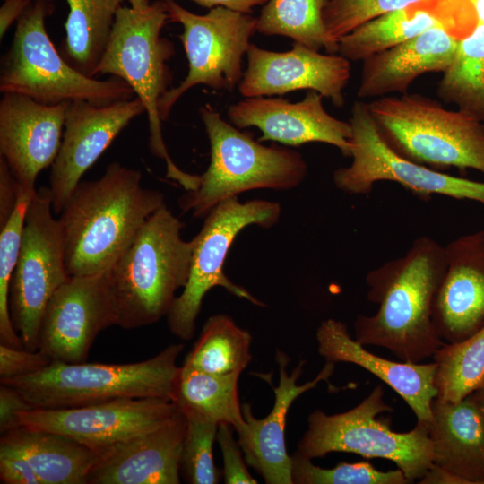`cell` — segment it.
I'll list each match as a JSON object with an SVG mask.
<instances>
[{
	"label": "cell",
	"mask_w": 484,
	"mask_h": 484,
	"mask_svg": "<svg viewBox=\"0 0 484 484\" xmlns=\"http://www.w3.org/2000/svg\"><path fill=\"white\" fill-rule=\"evenodd\" d=\"M445 249L429 236L417 238L401 257L366 276L373 315H358L355 340L383 347L402 361L419 363L445 343L432 321L435 296L445 271Z\"/></svg>",
	"instance_id": "cell-1"
},
{
	"label": "cell",
	"mask_w": 484,
	"mask_h": 484,
	"mask_svg": "<svg viewBox=\"0 0 484 484\" xmlns=\"http://www.w3.org/2000/svg\"><path fill=\"white\" fill-rule=\"evenodd\" d=\"M164 204L160 191L142 186L141 171L118 162L99 178L81 181L58 219L68 275L107 272Z\"/></svg>",
	"instance_id": "cell-2"
},
{
	"label": "cell",
	"mask_w": 484,
	"mask_h": 484,
	"mask_svg": "<svg viewBox=\"0 0 484 484\" xmlns=\"http://www.w3.org/2000/svg\"><path fill=\"white\" fill-rule=\"evenodd\" d=\"M184 226L162 205L107 272L116 325L136 329L167 316L177 290L186 285L190 273L194 241L181 238Z\"/></svg>",
	"instance_id": "cell-3"
},
{
	"label": "cell",
	"mask_w": 484,
	"mask_h": 484,
	"mask_svg": "<svg viewBox=\"0 0 484 484\" xmlns=\"http://www.w3.org/2000/svg\"><path fill=\"white\" fill-rule=\"evenodd\" d=\"M168 22L163 0L141 11L121 6L94 78L110 74L133 89L147 114L151 152L166 162L167 177L190 191L198 186L200 176L181 170L171 160L163 140L159 109L161 98L172 88L173 75L168 62L175 55V48L171 40L161 36Z\"/></svg>",
	"instance_id": "cell-4"
},
{
	"label": "cell",
	"mask_w": 484,
	"mask_h": 484,
	"mask_svg": "<svg viewBox=\"0 0 484 484\" xmlns=\"http://www.w3.org/2000/svg\"><path fill=\"white\" fill-rule=\"evenodd\" d=\"M210 143V163L196 189L177 200L182 213L204 218L217 204L255 189L290 190L307 175L297 151L265 146L226 122L211 105L199 108Z\"/></svg>",
	"instance_id": "cell-5"
},
{
	"label": "cell",
	"mask_w": 484,
	"mask_h": 484,
	"mask_svg": "<svg viewBox=\"0 0 484 484\" xmlns=\"http://www.w3.org/2000/svg\"><path fill=\"white\" fill-rule=\"evenodd\" d=\"M183 343L167 346L156 356L126 364L52 361L23 376L1 380L16 389L33 409H66L118 399L173 401Z\"/></svg>",
	"instance_id": "cell-6"
},
{
	"label": "cell",
	"mask_w": 484,
	"mask_h": 484,
	"mask_svg": "<svg viewBox=\"0 0 484 484\" xmlns=\"http://www.w3.org/2000/svg\"><path fill=\"white\" fill-rule=\"evenodd\" d=\"M367 105L381 136L402 156L442 172L471 169L484 175V123L419 93Z\"/></svg>",
	"instance_id": "cell-7"
},
{
	"label": "cell",
	"mask_w": 484,
	"mask_h": 484,
	"mask_svg": "<svg viewBox=\"0 0 484 484\" xmlns=\"http://www.w3.org/2000/svg\"><path fill=\"white\" fill-rule=\"evenodd\" d=\"M53 10L50 0H34L16 22L1 62L0 91L26 95L47 105L86 100L102 106L135 97L123 80L89 77L65 60L46 30V18Z\"/></svg>",
	"instance_id": "cell-8"
},
{
	"label": "cell",
	"mask_w": 484,
	"mask_h": 484,
	"mask_svg": "<svg viewBox=\"0 0 484 484\" xmlns=\"http://www.w3.org/2000/svg\"><path fill=\"white\" fill-rule=\"evenodd\" d=\"M392 411L384 401L381 385L348 411L328 415L315 410L308 416L307 429L295 454L310 460L333 452L385 459L394 462L411 482L419 480L433 465L429 422L417 420L411 430L395 432L376 419Z\"/></svg>",
	"instance_id": "cell-9"
},
{
	"label": "cell",
	"mask_w": 484,
	"mask_h": 484,
	"mask_svg": "<svg viewBox=\"0 0 484 484\" xmlns=\"http://www.w3.org/2000/svg\"><path fill=\"white\" fill-rule=\"evenodd\" d=\"M281 205L267 200L245 203L238 196L217 204L205 217L200 231L193 238L194 249L189 278L180 295L176 297L166 316L169 331L183 341L192 339L203 298L216 287L250 303H264L249 291L232 282L223 272L229 250L238 234L250 225L270 229L280 220Z\"/></svg>",
	"instance_id": "cell-10"
},
{
	"label": "cell",
	"mask_w": 484,
	"mask_h": 484,
	"mask_svg": "<svg viewBox=\"0 0 484 484\" xmlns=\"http://www.w3.org/2000/svg\"><path fill=\"white\" fill-rule=\"evenodd\" d=\"M163 1L169 22L182 26L179 39L188 60L185 79L160 101V116L166 121L178 99L196 85L227 91L238 86L244 74L243 56L256 31V18L220 6L196 14L174 0Z\"/></svg>",
	"instance_id": "cell-11"
},
{
	"label": "cell",
	"mask_w": 484,
	"mask_h": 484,
	"mask_svg": "<svg viewBox=\"0 0 484 484\" xmlns=\"http://www.w3.org/2000/svg\"><path fill=\"white\" fill-rule=\"evenodd\" d=\"M53 213L49 187L36 191L25 215L19 257L10 282L12 322L29 350H38L46 307L70 277L62 229Z\"/></svg>",
	"instance_id": "cell-12"
},
{
	"label": "cell",
	"mask_w": 484,
	"mask_h": 484,
	"mask_svg": "<svg viewBox=\"0 0 484 484\" xmlns=\"http://www.w3.org/2000/svg\"><path fill=\"white\" fill-rule=\"evenodd\" d=\"M349 122L352 128V161L333 173V184L339 190L368 194L376 182L392 181L422 200L438 194L484 204V182L433 169L393 150L381 136L367 103L355 101Z\"/></svg>",
	"instance_id": "cell-13"
},
{
	"label": "cell",
	"mask_w": 484,
	"mask_h": 484,
	"mask_svg": "<svg viewBox=\"0 0 484 484\" xmlns=\"http://www.w3.org/2000/svg\"><path fill=\"white\" fill-rule=\"evenodd\" d=\"M181 411L161 398L118 399L66 408L30 409L21 413V426L58 433L99 451L175 419Z\"/></svg>",
	"instance_id": "cell-14"
},
{
	"label": "cell",
	"mask_w": 484,
	"mask_h": 484,
	"mask_svg": "<svg viewBox=\"0 0 484 484\" xmlns=\"http://www.w3.org/2000/svg\"><path fill=\"white\" fill-rule=\"evenodd\" d=\"M116 323L107 272L70 276L46 307L38 350L52 361L85 362L99 333Z\"/></svg>",
	"instance_id": "cell-15"
},
{
	"label": "cell",
	"mask_w": 484,
	"mask_h": 484,
	"mask_svg": "<svg viewBox=\"0 0 484 484\" xmlns=\"http://www.w3.org/2000/svg\"><path fill=\"white\" fill-rule=\"evenodd\" d=\"M144 112L137 97L102 106L86 100L70 101L61 146L50 172L55 214H60L84 173L121 131Z\"/></svg>",
	"instance_id": "cell-16"
},
{
	"label": "cell",
	"mask_w": 484,
	"mask_h": 484,
	"mask_svg": "<svg viewBox=\"0 0 484 484\" xmlns=\"http://www.w3.org/2000/svg\"><path fill=\"white\" fill-rule=\"evenodd\" d=\"M247 66L238 84L245 98L281 96L299 90L315 91L333 106L345 104L344 89L351 74L350 61L340 54H322L295 43L276 52L250 44Z\"/></svg>",
	"instance_id": "cell-17"
},
{
	"label": "cell",
	"mask_w": 484,
	"mask_h": 484,
	"mask_svg": "<svg viewBox=\"0 0 484 484\" xmlns=\"http://www.w3.org/2000/svg\"><path fill=\"white\" fill-rule=\"evenodd\" d=\"M323 99L315 91H308L298 102L281 97L245 98L229 107L228 117L238 128H258L262 133L259 142L273 141L289 146L324 143L350 157L351 125L329 114Z\"/></svg>",
	"instance_id": "cell-18"
},
{
	"label": "cell",
	"mask_w": 484,
	"mask_h": 484,
	"mask_svg": "<svg viewBox=\"0 0 484 484\" xmlns=\"http://www.w3.org/2000/svg\"><path fill=\"white\" fill-rule=\"evenodd\" d=\"M70 102L47 105L19 93L0 100V156L19 185L35 191L39 174L54 163Z\"/></svg>",
	"instance_id": "cell-19"
},
{
	"label": "cell",
	"mask_w": 484,
	"mask_h": 484,
	"mask_svg": "<svg viewBox=\"0 0 484 484\" xmlns=\"http://www.w3.org/2000/svg\"><path fill=\"white\" fill-rule=\"evenodd\" d=\"M445 249L432 321L444 342L455 343L484 327V229L460 236Z\"/></svg>",
	"instance_id": "cell-20"
},
{
	"label": "cell",
	"mask_w": 484,
	"mask_h": 484,
	"mask_svg": "<svg viewBox=\"0 0 484 484\" xmlns=\"http://www.w3.org/2000/svg\"><path fill=\"white\" fill-rule=\"evenodd\" d=\"M280 380L277 386L272 382L275 401L271 412L264 419L254 417L249 403L242 404L245 425L237 431L238 442L245 455L246 462L255 469L267 484H293L291 456L285 443V425L288 411L292 402L303 393L315 388L320 382L327 381L334 371L333 362L326 364L309 382L297 385L306 363L301 360L289 375V357L281 350L276 351Z\"/></svg>",
	"instance_id": "cell-21"
},
{
	"label": "cell",
	"mask_w": 484,
	"mask_h": 484,
	"mask_svg": "<svg viewBox=\"0 0 484 484\" xmlns=\"http://www.w3.org/2000/svg\"><path fill=\"white\" fill-rule=\"evenodd\" d=\"M186 419L98 451L87 484H178Z\"/></svg>",
	"instance_id": "cell-22"
},
{
	"label": "cell",
	"mask_w": 484,
	"mask_h": 484,
	"mask_svg": "<svg viewBox=\"0 0 484 484\" xmlns=\"http://www.w3.org/2000/svg\"><path fill=\"white\" fill-rule=\"evenodd\" d=\"M319 354L330 362L357 365L375 375L395 391L409 405L417 420L430 422L436 364L393 361L375 355L352 338L346 324L329 318L316 332Z\"/></svg>",
	"instance_id": "cell-23"
},
{
	"label": "cell",
	"mask_w": 484,
	"mask_h": 484,
	"mask_svg": "<svg viewBox=\"0 0 484 484\" xmlns=\"http://www.w3.org/2000/svg\"><path fill=\"white\" fill-rule=\"evenodd\" d=\"M459 40L442 28H433L363 61L359 99L404 94L427 73H443L451 64Z\"/></svg>",
	"instance_id": "cell-24"
},
{
	"label": "cell",
	"mask_w": 484,
	"mask_h": 484,
	"mask_svg": "<svg viewBox=\"0 0 484 484\" xmlns=\"http://www.w3.org/2000/svg\"><path fill=\"white\" fill-rule=\"evenodd\" d=\"M433 28H442L460 39L459 0H419L382 14L341 37L337 53L350 62H363Z\"/></svg>",
	"instance_id": "cell-25"
},
{
	"label": "cell",
	"mask_w": 484,
	"mask_h": 484,
	"mask_svg": "<svg viewBox=\"0 0 484 484\" xmlns=\"http://www.w3.org/2000/svg\"><path fill=\"white\" fill-rule=\"evenodd\" d=\"M428 432L433 464L484 484V421L470 396L456 402L435 398Z\"/></svg>",
	"instance_id": "cell-26"
},
{
	"label": "cell",
	"mask_w": 484,
	"mask_h": 484,
	"mask_svg": "<svg viewBox=\"0 0 484 484\" xmlns=\"http://www.w3.org/2000/svg\"><path fill=\"white\" fill-rule=\"evenodd\" d=\"M0 441L25 456L40 484H87L99 454L65 435L24 426L1 434Z\"/></svg>",
	"instance_id": "cell-27"
},
{
	"label": "cell",
	"mask_w": 484,
	"mask_h": 484,
	"mask_svg": "<svg viewBox=\"0 0 484 484\" xmlns=\"http://www.w3.org/2000/svg\"><path fill=\"white\" fill-rule=\"evenodd\" d=\"M123 1L66 0L69 12L61 55L77 71L94 78Z\"/></svg>",
	"instance_id": "cell-28"
},
{
	"label": "cell",
	"mask_w": 484,
	"mask_h": 484,
	"mask_svg": "<svg viewBox=\"0 0 484 484\" xmlns=\"http://www.w3.org/2000/svg\"><path fill=\"white\" fill-rule=\"evenodd\" d=\"M239 376L212 375L183 364L173 402L185 415L196 416L218 426L229 424L238 431L245 425L238 393Z\"/></svg>",
	"instance_id": "cell-29"
},
{
	"label": "cell",
	"mask_w": 484,
	"mask_h": 484,
	"mask_svg": "<svg viewBox=\"0 0 484 484\" xmlns=\"http://www.w3.org/2000/svg\"><path fill=\"white\" fill-rule=\"evenodd\" d=\"M436 92L443 101L484 123V23L459 40Z\"/></svg>",
	"instance_id": "cell-30"
},
{
	"label": "cell",
	"mask_w": 484,
	"mask_h": 484,
	"mask_svg": "<svg viewBox=\"0 0 484 484\" xmlns=\"http://www.w3.org/2000/svg\"><path fill=\"white\" fill-rule=\"evenodd\" d=\"M252 336L229 316L212 315L183 364L218 376L240 375L249 364Z\"/></svg>",
	"instance_id": "cell-31"
},
{
	"label": "cell",
	"mask_w": 484,
	"mask_h": 484,
	"mask_svg": "<svg viewBox=\"0 0 484 484\" xmlns=\"http://www.w3.org/2000/svg\"><path fill=\"white\" fill-rule=\"evenodd\" d=\"M329 0H267L256 18V31L283 36L315 50L336 54L338 43L326 30L323 13Z\"/></svg>",
	"instance_id": "cell-32"
},
{
	"label": "cell",
	"mask_w": 484,
	"mask_h": 484,
	"mask_svg": "<svg viewBox=\"0 0 484 484\" xmlns=\"http://www.w3.org/2000/svg\"><path fill=\"white\" fill-rule=\"evenodd\" d=\"M432 358L436 399L463 400L484 385V327L463 341L445 342Z\"/></svg>",
	"instance_id": "cell-33"
},
{
	"label": "cell",
	"mask_w": 484,
	"mask_h": 484,
	"mask_svg": "<svg viewBox=\"0 0 484 484\" xmlns=\"http://www.w3.org/2000/svg\"><path fill=\"white\" fill-rule=\"evenodd\" d=\"M35 191H28L21 186L18 200L13 214L0 227V341L13 348H24L15 331L10 314V282L21 249L25 215Z\"/></svg>",
	"instance_id": "cell-34"
},
{
	"label": "cell",
	"mask_w": 484,
	"mask_h": 484,
	"mask_svg": "<svg viewBox=\"0 0 484 484\" xmlns=\"http://www.w3.org/2000/svg\"><path fill=\"white\" fill-rule=\"evenodd\" d=\"M291 476L296 484H407L411 481L396 469L382 471L368 462H341L324 469L297 454L291 455Z\"/></svg>",
	"instance_id": "cell-35"
},
{
	"label": "cell",
	"mask_w": 484,
	"mask_h": 484,
	"mask_svg": "<svg viewBox=\"0 0 484 484\" xmlns=\"http://www.w3.org/2000/svg\"><path fill=\"white\" fill-rule=\"evenodd\" d=\"M186 429L181 454V472L191 484H215L220 471L214 463L213 442L218 425L193 415H185Z\"/></svg>",
	"instance_id": "cell-36"
},
{
	"label": "cell",
	"mask_w": 484,
	"mask_h": 484,
	"mask_svg": "<svg viewBox=\"0 0 484 484\" xmlns=\"http://www.w3.org/2000/svg\"><path fill=\"white\" fill-rule=\"evenodd\" d=\"M419 0H329L323 19L330 39L338 40L362 24Z\"/></svg>",
	"instance_id": "cell-37"
},
{
	"label": "cell",
	"mask_w": 484,
	"mask_h": 484,
	"mask_svg": "<svg viewBox=\"0 0 484 484\" xmlns=\"http://www.w3.org/2000/svg\"><path fill=\"white\" fill-rule=\"evenodd\" d=\"M232 429L229 424H220L216 436L223 457L224 481L227 484H255L257 481L246 466L241 447L234 439Z\"/></svg>",
	"instance_id": "cell-38"
},
{
	"label": "cell",
	"mask_w": 484,
	"mask_h": 484,
	"mask_svg": "<svg viewBox=\"0 0 484 484\" xmlns=\"http://www.w3.org/2000/svg\"><path fill=\"white\" fill-rule=\"evenodd\" d=\"M51 362L52 359L39 350H29L0 344L1 380L35 373Z\"/></svg>",
	"instance_id": "cell-39"
},
{
	"label": "cell",
	"mask_w": 484,
	"mask_h": 484,
	"mask_svg": "<svg viewBox=\"0 0 484 484\" xmlns=\"http://www.w3.org/2000/svg\"><path fill=\"white\" fill-rule=\"evenodd\" d=\"M0 480L4 484H40L25 456L0 441Z\"/></svg>",
	"instance_id": "cell-40"
},
{
	"label": "cell",
	"mask_w": 484,
	"mask_h": 484,
	"mask_svg": "<svg viewBox=\"0 0 484 484\" xmlns=\"http://www.w3.org/2000/svg\"><path fill=\"white\" fill-rule=\"evenodd\" d=\"M33 409L22 395L9 385L0 386V432L6 433L21 427L20 416L24 411Z\"/></svg>",
	"instance_id": "cell-41"
},
{
	"label": "cell",
	"mask_w": 484,
	"mask_h": 484,
	"mask_svg": "<svg viewBox=\"0 0 484 484\" xmlns=\"http://www.w3.org/2000/svg\"><path fill=\"white\" fill-rule=\"evenodd\" d=\"M20 185L5 160L0 156V227L9 220L15 208Z\"/></svg>",
	"instance_id": "cell-42"
},
{
	"label": "cell",
	"mask_w": 484,
	"mask_h": 484,
	"mask_svg": "<svg viewBox=\"0 0 484 484\" xmlns=\"http://www.w3.org/2000/svg\"><path fill=\"white\" fill-rule=\"evenodd\" d=\"M34 0H4L0 8V38L6 34L14 22H17Z\"/></svg>",
	"instance_id": "cell-43"
},
{
	"label": "cell",
	"mask_w": 484,
	"mask_h": 484,
	"mask_svg": "<svg viewBox=\"0 0 484 484\" xmlns=\"http://www.w3.org/2000/svg\"><path fill=\"white\" fill-rule=\"evenodd\" d=\"M419 484H471L466 479L458 476L438 465L433 464L419 480Z\"/></svg>",
	"instance_id": "cell-44"
},
{
	"label": "cell",
	"mask_w": 484,
	"mask_h": 484,
	"mask_svg": "<svg viewBox=\"0 0 484 484\" xmlns=\"http://www.w3.org/2000/svg\"><path fill=\"white\" fill-rule=\"evenodd\" d=\"M205 8L225 7L233 11L250 13L257 5H264L267 0H192Z\"/></svg>",
	"instance_id": "cell-45"
},
{
	"label": "cell",
	"mask_w": 484,
	"mask_h": 484,
	"mask_svg": "<svg viewBox=\"0 0 484 484\" xmlns=\"http://www.w3.org/2000/svg\"><path fill=\"white\" fill-rule=\"evenodd\" d=\"M484 421V385L469 395Z\"/></svg>",
	"instance_id": "cell-46"
},
{
	"label": "cell",
	"mask_w": 484,
	"mask_h": 484,
	"mask_svg": "<svg viewBox=\"0 0 484 484\" xmlns=\"http://www.w3.org/2000/svg\"><path fill=\"white\" fill-rule=\"evenodd\" d=\"M477 23H484V0H468Z\"/></svg>",
	"instance_id": "cell-47"
},
{
	"label": "cell",
	"mask_w": 484,
	"mask_h": 484,
	"mask_svg": "<svg viewBox=\"0 0 484 484\" xmlns=\"http://www.w3.org/2000/svg\"><path fill=\"white\" fill-rule=\"evenodd\" d=\"M130 6L135 10H144L150 6L151 0H127Z\"/></svg>",
	"instance_id": "cell-48"
},
{
	"label": "cell",
	"mask_w": 484,
	"mask_h": 484,
	"mask_svg": "<svg viewBox=\"0 0 484 484\" xmlns=\"http://www.w3.org/2000/svg\"><path fill=\"white\" fill-rule=\"evenodd\" d=\"M50 1H52V0H50Z\"/></svg>",
	"instance_id": "cell-49"
}]
</instances>
